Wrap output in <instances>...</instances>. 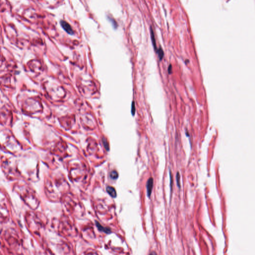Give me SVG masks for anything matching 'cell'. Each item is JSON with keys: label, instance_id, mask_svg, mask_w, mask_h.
Returning <instances> with one entry per match:
<instances>
[{"label": "cell", "instance_id": "1", "mask_svg": "<svg viewBox=\"0 0 255 255\" xmlns=\"http://www.w3.org/2000/svg\"><path fill=\"white\" fill-rule=\"evenodd\" d=\"M60 25L63 29L70 35L74 34V31H73L69 24L64 20H61L60 21Z\"/></svg>", "mask_w": 255, "mask_h": 255}, {"label": "cell", "instance_id": "2", "mask_svg": "<svg viewBox=\"0 0 255 255\" xmlns=\"http://www.w3.org/2000/svg\"><path fill=\"white\" fill-rule=\"evenodd\" d=\"M153 178L151 177L150 178L147 183V194L149 198L151 197V195L152 193V191L153 188Z\"/></svg>", "mask_w": 255, "mask_h": 255}, {"label": "cell", "instance_id": "3", "mask_svg": "<svg viewBox=\"0 0 255 255\" xmlns=\"http://www.w3.org/2000/svg\"><path fill=\"white\" fill-rule=\"evenodd\" d=\"M96 225L100 231L103 232L106 234H110L111 233V231L110 228L104 227L102 226L99 222L96 221Z\"/></svg>", "mask_w": 255, "mask_h": 255}, {"label": "cell", "instance_id": "4", "mask_svg": "<svg viewBox=\"0 0 255 255\" xmlns=\"http://www.w3.org/2000/svg\"><path fill=\"white\" fill-rule=\"evenodd\" d=\"M107 191L109 193V195L112 197H116L117 196V193L115 188L112 186H107Z\"/></svg>", "mask_w": 255, "mask_h": 255}, {"label": "cell", "instance_id": "5", "mask_svg": "<svg viewBox=\"0 0 255 255\" xmlns=\"http://www.w3.org/2000/svg\"><path fill=\"white\" fill-rule=\"evenodd\" d=\"M150 30H151V39H152V43H153V47H154V50L155 51L157 50V48L156 47V42H155V36H154V32H153V29L152 28V27H151V28H150Z\"/></svg>", "mask_w": 255, "mask_h": 255}, {"label": "cell", "instance_id": "6", "mask_svg": "<svg viewBox=\"0 0 255 255\" xmlns=\"http://www.w3.org/2000/svg\"><path fill=\"white\" fill-rule=\"evenodd\" d=\"M157 51V53L158 54V56H159V57L160 58V60H162L163 57V55H164V52H163V51L162 49V47H160L159 48H157V50L156 51Z\"/></svg>", "mask_w": 255, "mask_h": 255}, {"label": "cell", "instance_id": "7", "mask_svg": "<svg viewBox=\"0 0 255 255\" xmlns=\"http://www.w3.org/2000/svg\"><path fill=\"white\" fill-rule=\"evenodd\" d=\"M110 177L113 179H116L118 177V173L116 171H112L110 173Z\"/></svg>", "mask_w": 255, "mask_h": 255}, {"label": "cell", "instance_id": "8", "mask_svg": "<svg viewBox=\"0 0 255 255\" xmlns=\"http://www.w3.org/2000/svg\"><path fill=\"white\" fill-rule=\"evenodd\" d=\"M135 111H136V108H135V102L134 101H133L132 102V109H131V112H132V114L133 116L135 115Z\"/></svg>", "mask_w": 255, "mask_h": 255}, {"label": "cell", "instance_id": "9", "mask_svg": "<svg viewBox=\"0 0 255 255\" xmlns=\"http://www.w3.org/2000/svg\"><path fill=\"white\" fill-rule=\"evenodd\" d=\"M176 182H177V185L179 188L180 187V174L178 172L176 173Z\"/></svg>", "mask_w": 255, "mask_h": 255}, {"label": "cell", "instance_id": "10", "mask_svg": "<svg viewBox=\"0 0 255 255\" xmlns=\"http://www.w3.org/2000/svg\"><path fill=\"white\" fill-rule=\"evenodd\" d=\"M172 71V66L171 64H170L168 68V71L169 72V73H171Z\"/></svg>", "mask_w": 255, "mask_h": 255}, {"label": "cell", "instance_id": "11", "mask_svg": "<svg viewBox=\"0 0 255 255\" xmlns=\"http://www.w3.org/2000/svg\"><path fill=\"white\" fill-rule=\"evenodd\" d=\"M150 255H157L156 254V253L155 252H152L150 254Z\"/></svg>", "mask_w": 255, "mask_h": 255}]
</instances>
